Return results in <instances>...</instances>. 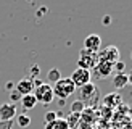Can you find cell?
Wrapping results in <instances>:
<instances>
[{
    "label": "cell",
    "mask_w": 132,
    "mask_h": 129,
    "mask_svg": "<svg viewBox=\"0 0 132 129\" xmlns=\"http://www.w3.org/2000/svg\"><path fill=\"white\" fill-rule=\"evenodd\" d=\"M52 89H53V95L58 97V99H61V100L68 99L69 95H72L76 92V86L72 84V81L69 77H61L60 81L55 82V86Z\"/></svg>",
    "instance_id": "obj_1"
},
{
    "label": "cell",
    "mask_w": 132,
    "mask_h": 129,
    "mask_svg": "<svg viewBox=\"0 0 132 129\" xmlns=\"http://www.w3.org/2000/svg\"><path fill=\"white\" fill-rule=\"evenodd\" d=\"M32 95L36 97L37 103H42V105H48V103H52V100L55 99L53 89H52L50 84H39V86L34 89Z\"/></svg>",
    "instance_id": "obj_2"
},
{
    "label": "cell",
    "mask_w": 132,
    "mask_h": 129,
    "mask_svg": "<svg viewBox=\"0 0 132 129\" xmlns=\"http://www.w3.org/2000/svg\"><path fill=\"white\" fill-rule=\"evenodd\" d=\"M98 64V55L97 53H92V52L82 49L81 50V55H79V60H77V68H82V69H94Z\"/></svg>",
    "instance_id": "obj_3"
},
{
    "label": "cell",
    "mask_w": 132,
    "mask_h": 129,
    "mask_svg": "<svg viewBox=\"0 0 132 129\" xmlns=\"http://www.w3.org/2000/svg\"><path fill=\"white\" fill-rule=\"evenodd\" d=\"M90 77H92V73L87 69H82V68H76L74 71H72V74L69 79L72 81V84L76 86V89L79 87L81 89L82 86H85V84L90 82Z\"/></svg>",
    "instance_id": "obj_4"
},
{
    "label": "cell",
    "mask_w": 132,
    "mask_h": 129,
    "mask_svg": "<svg viewBox=\"0 0 132 129\" xmlns=\"http://www.w3.org/2000/svg\"><path fill=\"white\" fill-rule=\"evenodd\" d=\"M97 94H98V89L95 87V84L89 82V84H85V86H82L79 89V97H81L79 100L84 102V105H85V103H90V102L97 100Z\"/></svg>",
    "instance_id": "obj_5"
},
{
    "label": "cell",
    "mask_w": 132,
    "mask_h": 129,
    "mask_svg": "<svg viewBox=\"0 0 132 129\" xmlns=\"http://www.w3.org/2000/svg\"><path fill=\"white\" fill-rule=\"evenodd\" d=\"M98 61H106V63H111L114 64L119 61V50H118L114 45H110V47L103 49V52H98Z\"/></svg>",
    "instance_id": "obj_6"
},
{
    "label": "cell",
    "mask_w": 132,
    "mask_h": 129,
    "mask_svg": "<svg viewBox=\"0 0 132 129\" xmlns=\"http://www.w3.org/2000/svg\"><path fill=\"white\" fill-rule=\"evenodd\" d=\"M15 116H16V103H13V102L0 103V119L2 121H13Z\"/></svg>",
    "instance_id": "obj_7"
},
{
    "label": "cell",
    "mask_w": 132,
    "mask_h": 129,
    "mask_svg": "<svg viewBox=\"0 0 132 129\" xmlns=\"http://www.w3.org/2000/svg\"><path fill=\"white\" fill-rule=\"evenodd\" d=\"M15 92L19 97H24V95H29L34 92V81L29 79V77H24L19 82H16V87H15Z\"/></svg>",
    "instance_id": "obj_8"
},
{
    "label": "cell",
    "mask_w": 132,
    "mask_h": 129,
    "mask_svg": "<svg viewBox=\"0 0 132 129\" xmlns=\"http://www.w3.org/2000/svg\"><path fill=\"white\" fill-rule=\"evenodd\" d=\"M114 64H111V63H106V61H98V64L94 68V73L97 76V79H105V77H108L114 73V69H113Z\"/></svg>",
    "instance_id": "obj_9"
},
{
    "label": "cell",
    "mask_w": 132,
    "mask_h": 129,
    "mask_svg": "<svg viewBox=\"0 0 132 129\" xmlns=\"http://www.w3.org/2000/svg\"><path fill=\"white\" fill-rule=\"evenodd\" d=\"M100 47H102V39L98 34H90L84 39V49L92 52V53H98Z\"/></svg>",
    "instance_id": "obj_10"
},
{
    "label": "cell",
    "mask_w": 132,
    "mask_h": 129,
    "mask_svg": "<svg viewBox=\"0 0 132 129\" xmlns=\"http://www.w3.org/2000/svg\"><path fill=\"white\" fill-rule=\"evenodd\" d=\"M44 129H69V126H68V123H66L64 118H56L55 121L47 123Z\"/></svg>",
    "instance_id": "obj_11"
},
{
    "label": "cell",
    "mask_w": 132,
    "mask_h": 129,
    "mask_svg": "<svg viewBox=\"0 0 132 129\" xmlns=\"http://www.w3.org/2000/svg\"><path fill=\"white\" fill-rule=\"evenodd\" d=\"M119 103H121V95L116 92L103 97V105H106V107H114V105H119Z\"/></svg>",
    "instance_id": "obj_12"
},
{
    "label": "cell",
    "mask_w": 132,
    "mask_h": 129,
    "mask_svg": "<svg viewBox=\"0 0 132 129\" xmlns=\"http://www.w3.org/2000/svg\"><path fill=\"white\" fill-rule=\"evenodd\" d=\"M21 105H23V108H26V110H32V108L37 105V100H36V97L32 95V94H29V95L21 97Z\"/></svg>",
    "instance_id": "obj_13"
},
{
    "label": "cell",
    "mask_w": 132,
    "mask_h": 129,
    "mask_svg": "<svg viewBox=\"0 0 132 129\" xmlns=\"http://www.w3.org/2000/svg\"><path fill=\"white\" fill-rule=\"evenodd\" d=\"M113 84H114V87H116V89H122V87H126L127 84H129V82H127V74H124V73L114 74Z\"/></svg>",
    "instance_id": "obj_14"
},
{
    "label": "cell",
    "mask_w": 132,
    "mask_h": 129,
    "mask_svg": "<svg viewBox=\"0 0 132 129\" xmlns=\"http://www.w3.org/2000/svg\"><path fill=\"white\" fill-rule=\"evenodd\" d=\"M66 123H68V126L69 129H76L79 126V121H81V115H77V113H69L68 118H64Z\"/></svg>",
    "instance_id": "obj_15"
},
{
    "label": "cell",
    "mask_w": 132,
    "mask_h": 129,
    "mask_svg": "<svg viewBox=\"0 0 132 129\" xmlns=\"http://www.w3.org/2000/svg\"><path fill=\"white\" fill-rule=\"evenodd\" d=\"M84 110H85L84 102H81V100L72 102V105H71V113H77V115H81V113L84 111Z\"/></svg>",
    "instance_id": "obj_16"
},
{
    "label": "cell",
    "mask_w": 132,
    "mask_h": 129,
    "mask_svg": "<svg viewBox=\"0 0 132 129\" xmlns=\"http://www.w3.org/2000/svg\"><path fill=\"white\" fill-rule=\"evenodd\" d=\"M18 124L21 126V127H28V126L31 124V116L26 115V113L18 115Z\"/></svg>",
    "instance_id": "obj_17"
},
{
    "label": "cell",
    "mask_w": 132,
    "mask_h": 129,
    "mask_svg": "<svg viewBox=\"0 0 132 129\" xmlns=\"http://www.w3.org/2000/svg\"><path fill=\"white\" fill-rule=\"evenodd\" d=\"M48 79H50L52 82H56V81H60V79H61V74H60V71H58V69H52V71H48Z\"/></svg>",
    "instance_id": "obj_18"
},
{
    "label": "cell",
    "mask_w": 132,
    "mask_h": 129,
    "mask_svg": "<svg viewBox=\"0 0 132 129\" xmlns=\"http://www.w3.org/2000/svg\"><path fill=\"white\" fill-rule=\"evenodd\" d=\"M124 68H126V64H124L122 61H118V63H114V66H113V69L116 71V74L122 73V71H124Z\"/></svg>",
    "instance_id": "obj_19"
},
{
    "label": "cell",
    "mask_w": 132,
    "mask_h": 129,
    "mask_svg": "<svg viewBox=\"0 0 132 129\" xmlns=\"http://www.w3.org/2000/svg\"><path fill=\"white\" fill-rule=\"evenodd\" d=\"M56 118H58V116H56V113H55V111H48L47 115H45V124H47V123L55 121Z\"/></svg>",
    "instance_id": "obj_20"
},
{
    "label": "cell",
    "mask_w": 132,
    "mask_h": 129,
    "mask_svg": "<svg viewBox=\"0 0 132 129\" xmlns=\"http://www.w3.org/2000/svg\"><path fill=\"white\" fill-rule=\"evenodd\" d=\"M13 121H0V129H11Z\"/></svg>",
    "instance_id": "obj_21"
},
{
    "label": "cell",
    "mask_w": 132,
    "mask_h": 129,
    "mask_svg": "<svg viewBox=\"0 0 132 129\" xmlns=\"http://www.w3.org/2000/svg\"><path fill=\"white\" fill-rule=\"evenodd\" d=\"M11 100H21V97H19L15 90H13V94H11Z\"/></svg>",
    "instance_id": "obj_22"
},
{
    "label": "cell",
    "mask_w": 132,
    "mask_h": 129,
    "mask_svg": "<svg viewBox=\"0 0 132 129\" xmlns=\"http://www.w3.org/2000/svg\"><path fill=\"white\" fill-rule=\"evenodd\" d=\"M127 82H129L130 86H132V71H130V73L127 74Z\"/></svg>",
    "instance_id": "obj_23"
},
{
    "label": "cell",
    "mask_w": 132,
    "mask_h": 129,
    "mask_svg": "<svg viewBox=\"0 0 132 129\" xmlns=\"http://www.w3.org/2000/svg\"><path fill=\"white\" fill-rule=\"evenodd\" d=\"M130 58H132V53H130Z\"/></svg>",
    "instance_id": "obj_24"
}]
</instances>
